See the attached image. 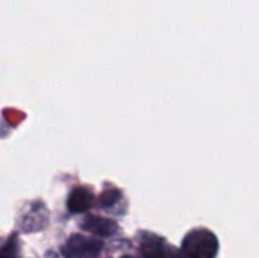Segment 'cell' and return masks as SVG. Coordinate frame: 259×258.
I'll return each mask as SVG.
<instances>
[{
    "label": "cell",
    "instance_id": "obj_1",
    "mask_svg": "<svg viewBox=\"0 0 259 258\" xmlns=\"http://www.w3.org/2000/svg\"><path fill=\"white\" fill-rule=\"evenodd\" d=\"M185 258H215L219 254V239L208 228L191 230L182 240Z\"/></svg>",
    "mask_w": 259,
    "mask_h": 258
},
{
    "label": "cell",
    "instance_id": "obj_2",
    "mask_svg": "<svg viewBox=\"0 0 259 258\" xmlns=\"http://www.w3.org/2000/svg\"><path fill=\"white\" fill-rule=\"evenodd\" d=\"M100 251L102 242L87 239L80 234H74L62 248V255L65 258H83L88 255H97Z\"/></svg>",
    "mask_w": 259,
    "mask_h": 258
},
{
    "label": "cell",
    "instance_id": "obj_3",
    "mask_svg": "<svg viewBox=\"0 0 259 258\" xmlns=\"http://www.w3.org/2000/svg\"><path fill=\"white\" fill-rule=\"evenodd\" d=\"M80 227H82V230H85L88 233H93L97 236H105V237L114 236L118 231V225L114 220L105 219V217H97V216H88Z\"/></svg>",
    "mask_w": 259,
    "mask_h": 258
},
{
    "label": "cell",
    "instance_id": "obj_4",
    "mask_svg": "<svg viewBox=\"0 0 259 258\" xmlns=\"http://www.w3.org/2000/svg\"><path fill=\"white\" fill-rule=\"evenodd\" d=\"M93 204V196L91 193L83 189V187H77L74 189L70 196H68V201H67V207L71 213L74 214H80V213H85L90 210Z\"/></svg>",
    "mask_w": 259,
    "mask_h": 258
},
{
    "label": "cell",
    "instance_id": "obj_5",
    "mask_svg": "<svg viewBox=\"0 0 259 258\" xmlns=\"http://www.w3.org/2000/svg\"><path fill=\"white\" fill-rule=\"evenodd\" d=\"M141 252L144 258H165V246L164 240L156 236H147L143 240Z\"/></svg>",
    "mask_w": 259,
    "mask_h": 258
},
{
    "label": "cell",
    "instance_id": "obj_6",
    "mask_svg": "<svg viewBox=\"0 0 259 258\" xmlns=\"http://www.w3.org/2000/svg\"><path fill=\"white\" fill-rule=\"evenodd\" d=\"M18 257V240L12 236L0 249V258H17Z\"/></svg>",
    "mask_w": 259,
    "mask_h": 258
},
{
    "label": "cell",
    "instance_id": "obj_7",
    "mask_svg": "<svg viewBox=\"0 0 259 258\" xmlns=\"http://www.w3.org/2000/svg\"><path fill=\"white\" fill-rule=\"evenodd\" d=\"M118 199H120V192L115 190V189H111V190H106V192L102 193L100 204L103 207H112L115 202H118Z\"/></svg>",
    "mask_w": 259,
    "mask_h": 258
},
{
    "label": "cell",
    "instance_id": "obj_8",
    "mask_svg": "<svg viewBox=\"0 0 259 258\" xmlns=\"http://www.w3.org/2000/svg\"><path fill=\"white\" fill-rule=\"evenodd\" d=\"M165 258H185V255L182 252H175V251H170L168 254H165Z\"/></svg>",
    "mask_w": 259,
    "mask_h": 258
},
{
    "label": "cell",
    "instance_id": "obj_9",
    "mask_svg": "<svg viewBox=\"0 0 259 258\" xmlns=\"http://www.w3.org/2000/svg\"><path fill=\"white\" fill-rule=\"evenodd\" d=\"M121 258H131V257H121Z\"/></svg>",
    "mask_w": 259,
    "mask_h": 258
}]
</instances>
